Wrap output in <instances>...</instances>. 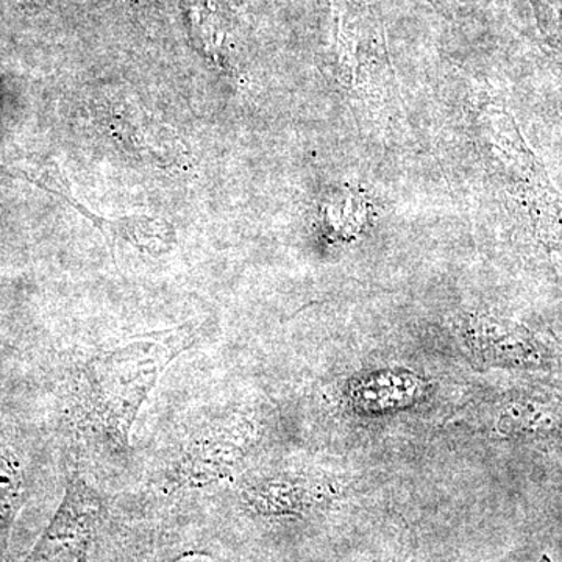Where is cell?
I'll return each mask as SVG.
<instances>
[{"instance_id":"1","label":"cell","mask_w":562,"mask_h":562,"mask_svg":"<svg viewBox=\"0 0 562 562\" xmlns=\"http://www.w3.org/2000/svg\"><path fill=\"white\" fill-rule=\"evenodd\" d=\"M195 328L190 324L147 333L114 349L99 351L83 368L85 397L92 420L122 449L144 403L162 373L190 349Z\"/></svg>"},{"instance_id":"2","label":"cell","mask_w":562,"mask_h":562,"mask_svg":"<svg viewBox=\"0 0 562 562\" xmlns=\"http://www.w3.org/2000/svg\"><path fill=\"white\" fill-rule=\"evenodd\" d=\"M106 522L105 498L79 473H72L57 513L25 562H94Z\"/></svg>"},{"instance_id":"3","label":"cell","mask_w":562,"mask_h":562,"mask_svg":"<svg viewBox=\"0 0 562 562\" xmlns=\"http://www.w3.org/2000/svg\"><path fill=\"white\" fill-rule=\"evenodd\" d=\"M333 46L341 79L350 90L386 91L391 66L382 22L357 3L333 2Z\"/></svg>"},{"instance_id":"4","label":"cell","mask_w":562,"mask_h":562,"mask_svg":"<svg viewBox=\"0 0 562 562\" xmlns=\"http://www.w3.org/2000/svg\"><path fill=\"white\" fill-rule=\"evenodd\" d=\"M249 432L239 420L210 422L195 428L184 442L173 468L172 484L179 487H205L222 482L238 469Z\"/></svg>"},{"instance_id":"5","label":"cell","mask_w":562,"mask_h":562,"mask_svg":"<svg viewBox=\"0 0 562 562\" xmlns=\"http://www.w3.org/2000/svg\"><path fill=\"white\" fill-rule=\"evenodd\" d=\"M472 342L490 364L528 369L562 368V344L542 338L513 322L480 317L472 324Z\"/></svg>"},{"instance_id":"6","label":"cell","mask_w":562,"mask_h":562,"mask_svg":"<svg viewBox=\"0 0 562 562\" xmlns=\"http://www.w3.org/2000/svg\"><path fill=\"white\" fill-rule=\"evenodd\" d=\"M27 498L24 468L13 453H0V562L9 554L11 530Z\"/></svg>"},{"instance_id":"7","label":"cell","mask_w":562,"mask_h":562,"mask_svg":"<svg viewBox=\"0 0 562 562\" xmlns=\"http://www.w3.org/2000/svg\"><path fill=\"white\" fill-rule=\"evenodd\" d=\"M439 10L447 11L452 14L454 11L461 10L468 0H431Z\"/></svg>"},{"instance_id":"8","label":"cell","mask_w":562,"mask_h":562,"mask_svg":"<svg viewBox=\"0 0 562 562\" xmlns=\"http://www.w3.org/2000/svg\"><path fill=\"white\" fill-rule=\"evenodd\" d=\"M541 562H552L549 560V558H542Z\"/></svg>"}]
</instances>
